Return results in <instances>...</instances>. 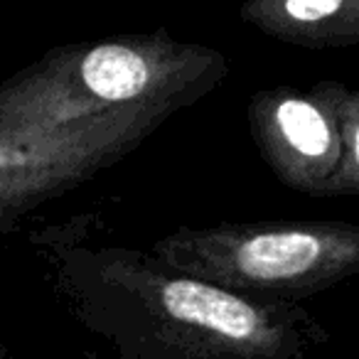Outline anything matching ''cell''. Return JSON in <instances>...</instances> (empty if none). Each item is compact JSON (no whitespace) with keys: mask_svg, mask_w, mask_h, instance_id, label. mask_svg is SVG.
Returning a JSON list of instances; mask_svg holds the SVG:
<instances>
[{"mask_svg":"<svg viewBox=\"0 0 359 359\" xmlns=\"http://www.w3.org/2000/svg\"><path fill=\"white\" fill-rule=\"evenodd\" d=\"M0 359H11V357H6V354H0Z\"/></svg>","mask_w":359,"mask_h":359,"instance_id":"obj_8","label":"cell"},{"mask_svg":"<svg viewBox=\"0 0 359 359\" xmlns=\"http://www.w3.org/2000/svg\"><path fill=\"white\" fill-rule=\"evenodd\" d=\"M337 118L342 135V158L323 197H354L359 195V89L339 86Z\"/></svg>","mask_w":359,"mask_h":359,"instance_id":"obj_7","label":"cell"},{"mask_svg":"<svg viewBox=\"0 0 359 359\" xmlns=\"http://www.w3.org/2000/svg\"><path fill=\"white\" fill-rule=\"evenodd\" d=\"M226 76V55L165 30L60 47L0 84V133L130 116L168 121Z\"/></svg>","mask_w":359,"mask_h":359,"instance_id":"obj_2","label":"cell"},{"mask_svg":"<svg viewBox=\"0 0 359 359\" xmlns=\"http://www.w3.org/2000/svg\"><path fill=\"white\" fill-rule=\"evenodd\" d=\"M150 251L175 271L231 293L300 305L359 276V224L261 219L177 226Z\"/></svg>","mask_w":359,"mask_h":359,"instance_id":"obj_3","label":"cell"},{"mask_svg":"<svg viewBox=\"0 0 359 359\" xmlns=\"http://www.w3.org/2000/svg\"><path fill=\"white\" fill-rule=\"evenodd\" d=\"M239 15L264 35L305 50L359 45V0H256Z\"/></svg>","mask_w":359,"mask_h":359,"instance_id":"obj_6","label":"cell"},{"mask_svg":"<svg viewBox=\"0 0 359 359\" xmlns=\"http://www.w3.org/2000/svg\"><path fill=\"white\" fill-rule=\"evenodd\" d=\"M158 116L0 133V229L123 160L163 126Z\"/></svg>","mask_w":359,"mask_h":359,"instance_id":"obj_4","label":"cell"},{"mask_svg":"<svg viewBox=\"0 0 359 359\" xmlns=\"http://www.w3.org/2000/svg\"><path fill=\"white\" fill-rule=\"evenodd\" d=\"M57 280L116 359H310L330 339L303 305L231 293L150 249L67 246Z\"/></svg>","mask_w":359,"mask_h":359,"instance_id":"obj_1","label":"cell"},{"mask_svg":"<svg viewBox=\"0 0 359 359\" xmlns=\"http://www.w3.org/2000/svg\"><path fill=\"white\" fill-rule=\"evenodd\" d=\"M342 81L320 79L308 91L273 86L249 99V130L271 172L295 192L323 197L342 158L337 94Z\"/></svg>","mask_w":359,"mask_h":359,"instance_id":"obj_5","label":"cell"}]
</instances>
